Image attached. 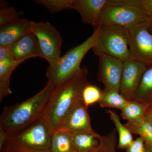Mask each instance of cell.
<instances>
[{
	"label": "cell",
	"instance_id": "6da1fadb",
	"mask_svg": "<svg viewBox=\"0 0 152 152\" xmlns=\"http://www.w3.org/2000/svg\"><path fill=\"white\" fill-rule=\"evenodd\" d=\"M88 75L86 68H81L69 79L54 87L42 115L53 132L58 129L68 113L82 99L83 90L89 83Z\"/></svg>",
	"mask_w": 152,
	"mask_h": 152
},
{
	"label": "cell",
	"instance_id": "7a4b0ae2",
	"mask_svg": "<svg viewBox=\"0 0 152 152\" xmlns=\"http://www.w3.org/2000/svg\"><path fill=\"white\" fill-rule=\"evenodd\" d=\"M53 89L48 82L40 91L30 99L5 107L0 118V130L8 138L42 117Z\"/></svg>",
	"mask_w": 152,
	"mask_h": 152
},
{
	"label": "cell",
	"instance_id": "3957f363",
	"mask_svg": "<svg viewBox=\"0 0 152 152\" xmlns=\"http://www.w3.org/2000/svg\"><path fill=\"white\" fill-rule=\"evenodd\" d=\"M98 29V27L83 42L69 50L61 57L56 66L48 67L46 72L48 82L53 88L69 79L80 69L81 63L84 57L96 45Z\"/></svg>",
	"mask_w": 152,
	"mask_h": 152
},
{
	"label": "cell",
	"instance_id": "277c9868",
	"mask_svg": "<svg viewBox=\"0 0 152 152\" xmlns=\"http://www.w3.org/2000/svg\"><path fill=\"white\" fill-rule=\"evenodd\" d=\"M146 22L150 23L142 0H109L101 15L100 25H115L127 29Z\"/></svg>",
	"mask_w": 152,
	"mask_h": 152
},
{
	"label": "cell",
	"instance_id": "5b68a950",
	"mask_svg": "<svg viewBox=\"0 0 152 152\" xmlns=\"http://www.w3.org/2000/svg\"><path fill=\"white\" fill-rule=\"evenodd\" d=\"M98 29L96 42L92 49L96 56L105 54L124 62L131 59L126 28L117 25L101 24Z\"/></svg>",
	"mask_w": 152,
	"mask_h": 152
},
{
	"label": "cell",
	"instance_id": "8992f818",
	"mask_svg": "<svg viewBox=\"0 0 152 152\" xmlns=\"http://www.w3.org/2000/svg\"><path fill=\"white\" fill-rule=\"evenodd\" d=\"M53 132L42 116L8 138L31 151L50 152Z\"/></svg>",
	"mask_w": 152,
	"mask_h": 152
},
{
	"label": "cell",
	"instance_id": "52a82bcc",
	"mask_svg": "<svg viewBox=\"0 0 152 152\" xmlns=\"http://www.w3.org/2000/svg\"><path fill=\"white\" fill-rule=\"evenodd\" d=\"M32 32L37 39L42 58L50 67L54 66L61 58L62 38L56 28L48 22L32 21Z\"/></svg>",
	"mask_w": 152,
	"mask_h": 152
},
{
	"label": "cell",
	"instance_id": "ba28073f",
	"mask_svg": "<svg viewBox=\"0 0 152 152\" xmlns=\"http://www.w3.org/2000/svg\"><path fill=\"white\" fill-rule=\"evenodd\" d=\"M149 22L142 23L127 29L131 59L147 67L152 65V34Z\"/></svg>",
	"mask_w": 152,
	"mask_h": 152
},
{
	"label": "cell",
	"instance_id": "9c48e42d",
	"mask_svg": "<svg viewBox=\"0 0 152 152\" xmlns=\"http://www.w3.org/2000/svg\"><path fill=\"white\" fill-rule=\"evenodd\" d=\"M99 57L98 79L105 91L119 92L124 61L116 57L105 54Z\"/></svg>",
	"mask_w": 152,
	"mask_h": 152
},
{
	"label": "cell",
	"instance_id": "30bf717a",
	"mask_svg": "<svg viewBox=\"0 0 152 152\" xmlns=\"http://www.w3.org/2000/svg\"><path fill=\"white\" fill-rule=\"evenodd\" d=\"M147 68L143 63L132 59L124 62L119 92L127 100H134Z\"/></svg>",
	"mask_w": 152,
	"mask_h": 152
},
{
	"label": "cell",
	"instance_id": "8fae6325",
	"mask_svg": "<svg viewBox=\"0 0 152 152\" xmlns=\"http://www.w3.org/2000/svg\"><path fill=\"white\" fill-rule=\"evenodd\" d=\"M88 108L83 100L79 101L68 113L58 129L72 134L93 131Z\"/></svg>",
	"mask_w": 152,
	"mask_h": 152
},
{
	"label": "cell",
	"instance_id": "7c38bea8",
	"mask_svg": "<svg viewBox=\"0 0 152 152\" xmlns=\"http://www.w3.org/2000/svg\"><path fill=\"white\" fill-rule=\"evenodd\" d=\"M17 61L23 63L32 58H42L37 37L32 32L27 33L9 47Z\"/></svg>",
	"mask_w": 152,
	"mask_h": 152
},
{
	"label": "cell",
	"instance_id": "4fadbf2b",
	"mask_svg": "<svg viewBox=\"0 0 152 152\" xmlns=\"http://www.w3.org/2000/svg\"><path fill=\"white\" fill-rule=\"evenodd\" d=\"M108 1L73 0L72 10L80 14L84 23L91 25L95 30L100 26L101 15Z\"/></svg>",
	"mask_w": 152,
	"mask_h": 152
},
{
	"label": "cell",
	"instance_id": "5bb4252c",
	"mask_svg": "<svg viewBox=\"0 0 152 152\" xmlns=\"http://www.w3.org/2000/svg\"><path fill=\"white\" fill-rule=\"evenodd\" d=\"M31 29L32 21L25 18L0 27V46H10Z\"/></svg>",
	"mask_w": 152,
	"mask_h": 152
},
{
	"label": "cell",
	"instance_id": "9a60e30c",
	"mask_svg": "<svg viewBox=\"0 0 152 152\" xmlns=\"http://www.w3.org/2000/svg\"><path fill=\"white\" fill-rule=\"evenodd\" d=\"M72 141L77 152H99L103 148L105 137L92 131L73 134Z\"/></svg>",
	"mask_w": 152,
	"mask_h": 152
},
{
	"label": "cell",
	"instance_id": "2e32d148",
	"mask_svg": "<svg viewBox=\"0 0 152 152\" xmlns=\"http://www.w3.org/2000/svg\"><path fill=\"white\" fill-rule=\"evenodd\" d=\"M73 134L58 129L52 134L50 152H77L73 145Z\"/></svg>",
	"mask_w": 152,
	"mask_h": 152
},
{
	"label": "cell",
	"instance_id": "e0dca14e",
	"mask_svg": "<svg viewBox=\"0 0 152 152\" xmlns=\"http://www.w3.org/2000/svg\"><path fill=\"white\" fill-rule=\"evenodd\" d=\"M22 63L14 61L0 62V101L12 93L10 80L11 75L16 68Z\"/></svg>",
	"mask_w": 152,
	"mask_h": 152
},
{
	"label": "cell",
	"instance_id": "ac0fdd59",
	"mask_svg": "<svg viewBox=\"0 0 152 152\" xmlns=\"http://www.w3.org/2000/svg\"><path fill=\"white\" fill-rule=\"evenodd\" d=\"M151 104L136 100L128 101L121 110V117L129 122H134L144 118L146 112Z\"/></svg>",
	"mask_w": 152,
	"mask_h": 152
},
{
	"label": "cell",
	"instance_id": "d6986e66",
	"mask_svg": "<svg viewBox=\"0 0 152 152\" xmlns=\"http://www.w3.org/2000/svg\"><path fill=\"white\" fill-rule=\"evenodd\" d=\"M152 100V65L148 67L144 72L134 100L151 104Z\"/></svg>",
	"mask_w": 152,
	"mask_h": 152
},
{
	"label": "cell",
	"instance_id": "ffe728a7",
	"mask_svg": "<svg viewBox=\"0 0 152 152\" xmlns=\"http://www.w3.org/2000/svg\"><path fill=\"white\" fill-rule=\"evenodd\" d=\"M110 118L114 123L118 134V148L121 149H126L133 142V136L130 131L120 121L118 115L113 111H107Z\"/></svg>",
	"mask_w": 152,
	"mask_h": 152
},
{
	"label": "cell",
	"instance_id": "44dd1931",
	"mask_svg": "<svg viewBox=\"0 0 152 152\" xmlns=\"http://www.w3.org/2000/svg\"><path fill=\"white\" fill-rule=\"evenodd\" d=\"M124 125L132 134L141 137L146 145L152 146V125L145 117L136 121H128Z\"/></svg>",
	"mask_w": 152,
	"mask_h": 152
},
{
	"label": "cell",
	"instance_id": "7402d4cb",
	"mask_svg": "<svg viewBox=\"0 0 152 152\" xmlns=\"http://www.w3.org/2000/svg\"><path fill=\"white\" fill-rule=\"evenodd\" d=\"M128 102L119 92L104 90L99 104L101 107L113 108L121 110Z\"/></svg>",
	"mask_w": 152,
	"mask_h": 152
},
{
	"label": "cell",
	"instance_id": "603a6c76",
	"mask_svg": "<svg viewBox=\"0 0 152 152\" xmlns=\"http://www.w3.org/2000/svg\"><path fill=\"white\" fill-rule=\"evenodd\" d=\"M23 14V12H18L15 8L6 4L5 2H1L0 8V27L11 23L19 20Z\"/></svg>",
	"mask_w": 152,
	"mask_h": 152
},
{
	"label": "cell",
	"instance_id": "cb8c5ba5",
	"mask_svg": "<svg viewBox=\"0 0 152 152\" xmlns=\"http://www.w3.org/2000/svg\"><path fill=\"white\" fill-rule=\"evenodd\" d=\"M35 2L44 6L52 13H56L66 10L72 9L73 0H37Z\"/></svg>",
	"mask_w": 152,
	"mask_h": 152
},
{
	"label": "cell",
	"instance_id": "d4e9b609",
	"mask_svg": "<svg viewBox=\"0 0 152 152\" xmlns=\"http://www.w3.org/2000/svg\"><path fill=\"white\" fill-rule=\"evenodd\" d=\"M103 91H101L98 87L91 84L89 83L85 87L82 92V100L87 107L91 105L99 102Z\"/></svg>",
	"mask_w": 152,
	"mask_h": 152
},
{
	"label": "cell",
	"instance_id": "484cf974",
	"mask_svg": "<svg viewBox=\"0 0 152 152\" xmlns=\"http://www.w3.org/2000/svg\"><path fill=\"white\" fill-rule=\"evenodd\" d=\"M1 152H32L8 138L2 147L0 148Z\"/></svg>",
	"mask_w": 152,
	"mask_h": 152
},
{
	"label": "cell",
	"instance_id": "4316f807",
	"mask_svg": "<svg viewBox=\"0 0 152 152\" xmlns=\"http://www.w3.org/2000/svg\"><path fill=\"white\" fill-rule=\"evenodd\" d=\"M104 137L105 143L102 152H116L115 145L117 140L115 130L114 129Z\"/></svg>",
	"mask_w": 152,
	"mask_h": 152
},
{
	"label": "cell",
	"instance_id": "83f0119b",
	"mask_svg": "<svg viewBox=\"0 0 152 152\" xmlns=\"http://www.w3.org/2000/svg\"><path fill=\"white\" fill-rule=\"evenodd\" d=\"M126 150V152H145V145L143 139L141 137H139L133 141Z\"/></svg>",
	"mask_w": 152,
	"mask_h": 152
},
{
	"label": "cell",
	"instance_id": "f1b7e54d",
	"mask_svg": "<svg viewBox=\"0 0 152 152\" xmlns=\"http://www.w3.org/2000/svg\"><path fill=\"white\" fill-rule=\"evenodd\" d=\"M15 60L9 47L0 46V62L14 61Z\"/></svg>",
	"mask_w": 152,
	"mask_h": 152
},
{
	"label": "cell",
	"instance_id": "f546056e",
	"mask_svg": "<svg viewBox=\"0 0 152 152\" xmlns=\"http://www.w3.org/2000/svg\"><path fill=\"white\" fill-rule=\"evenodd\" d=\"M142 4L145 14L152 26V0H142Z\"/></svg>",
	"mask_w": 152,
	"mask_h": 152
},
{
	"label": "cell",
	"instance_id": "4dcf8cb0",
	"mask_svg": "<svg viewBox=\"0 0 152 152\" xmlns=\"http://www.w3.org/2000/svg\"><path fill=\"white\" fill-rule=\"evenodd\" d=\"M145 118L152 125V105H151L147 110L145 115Z\"/></svg>",
	"mask_w": 152,
	"mask_h": 152
},
{
	"label": "cell",
	"instance_id": "1f68e13d",
	"mask_svg": "<svg viewBox=\"0 0 152 152\" xmlns=\"http://www.w3.org/2000/svg\"><path fill=\"white\" fill-rule=\"evenodd\" d=\"M145 145V152H152V146Z\"/></svg>",
	"mask_w": 152,
	"mask_h": 152
},
{
	"label": "cell",
	"instance_id": "d6a6232c",
	"mask_svg": "<svg viewBox=\"0 0 152 152\" xmlns=\"http://www.w3.org/2000/svg\"><path fill=\"white\" fill-rule=\"evenodd\" d=\"M149 30L150 32H151V33L152 34V26H151H151H150V27L149 28Z\"/></svg>",
	"mask_w": 152,
	"mask_h": 152
},
{
	"label": "cell",
	"instance_id": "836d02e7",
	"mask_svg": "<svg viewBox=\"0 0 152 152\" xmlns=\"http://www.w3.org/2000/svg\"><path fill=\"white\" fill-rule=\"evenodd\" d=\"M99 152H102V151H101Z\"/></svg>",
	"mask_w": 152,
	"mask_h": 152
},
{
	"label": "cell",
	"instance_id": "e575fe53",
	"mask_svg": "<svg viewBox=\"0 0 152 152\" xmlns=\"http://www.w3.org/2000/svg\"><path fill=\"white\" fill-rule=\"evenodd\" d=\"M151 104H152L151 105H152V101H151Z\"/></svg>",
	"mask_w": 152,
	"mask_h": 152
}]
</instances>
